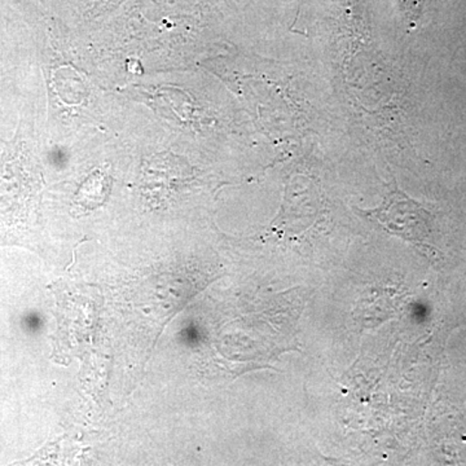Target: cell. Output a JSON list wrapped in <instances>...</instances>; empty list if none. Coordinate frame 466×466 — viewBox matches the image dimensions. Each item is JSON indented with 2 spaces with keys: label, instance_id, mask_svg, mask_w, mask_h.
Returning a JSON list of instances; mask_svg holds the SVG:
<instances>
[{
  "label": "cell",
  "instance_id": "6da1fadb",
  "mask_svg": "<svg viewBox=\"0 0 466 466\" xmlns=\"http://www.w3.org/2000/svg\"><path fill=\"white\" fill-rule=\"evenodd\" d=\"M364 216L381 223L392 235L415 244H424L431 233V213L397 186L386 193L381 207L364 211Z\"/></svg>",
  "mask_w": 466,
  "mask_h": 466
},
{
  "label": "cell",
  "instance_id": "7a4b0ae2",
  "mask_svg": "<svg viewBox=\"0 0 466 466\" xmlns=\"http://www.w3.org/2000/svg\"><path fill=\"white\" fill-rule=\"evenodd\" d=\"M401 12L410 23H416L421 16L425 0H398Z\"/></svg>",
  "mask_w": 466,
  "mask_h": 466
}]
</instances>
